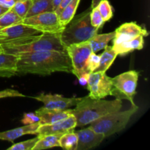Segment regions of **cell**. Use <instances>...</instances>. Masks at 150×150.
Returning a JSON list of instances; mask_svg holds the SVG:
<instances>
[{
    "label": "cell",
    "instance_id": "40",
    "mask_svg": "<svg viewBox=\"0 0 150 150\" xmlns=\"http://www.w3.org/2000/svg\"><path fill=\"white\" fill-rule=\"evenodd\" d=\"M32 1H33V0H32Z\"/></svg>",
    "mask_w": 150,
    "mask_h": 150
},
{
    "label": "cell",
    "instance_id": "14",
    "mask_svg": "<svg viewBox=\"0 0 150 150\" xmlns=\"http://www.w3.org/2000/svg\"><path fill=\"white\" fill-rule=\"evenodd\" d=\"M78 136V146L76 150H88L99 146L105 139L103 134L95 132L90 127L76 132Z\"/></svg>",
    "mask_w": 150,
    "mask_h": 150
},
{
    "label": "cell",
    "instance_id": "8",
    "mask_svg": "<svg viewBox=\"0 0 150 150\" xmlns=\"http://www.w3.org/2000/svg\"><path fill=\"white\" fill-rule=\"evenodd\" d=\"M73 66V74L79 79L85 73H91L86 70V62L89 55L92 53L89 41L72 44L66 47Z\"/></svg>",
    "mask_w": 150,
    "mask_h": 150
},
{
    "label": "cell",
    "instance_id": "38",
    "mask_svg": "<svg viewBox=\"0 0 150 150\" xmlns=\"http://www.w3.org/2000/svg\"><path fill=\"white\" fill-rule=\"evenodd\" d=\"M8 10H9L8 8H6V7H3V6L0 5V16H2V15L4 14V13H6Z\"/></svg>",
    "mask_w": 150,
    "mask_h": 150
},
{
    "label": "cell",
    "instance_id": "21",
    "mask_svg": "<svg viewBox=\"0 0 150 150\" xmlns=\"http://www.w3.org/2000/svg\"><path fill=\"white\" fill-rule=\"evenodd\" d=\"M62 134H50L40 136L32 150H42L59 146V139Z\"/></svg>",
    "mask_w": 150,
    "mask_h": 150
},
{
    "label": "cell",
    "instance_id": "32",
    "mask_svg": "<svg viewBox=\"0 0 150 150\" xmlns=\"http://www.w3.org/2000/svg\"><path fill=\"white\" fill-rule=\"evenodd\" d=\"M18 97L25 98L26 96L23 95V94L20 93L19 92H18V91L15 90V89H7L0 91V99L6 98H18Z\"/></svg>",
    "mask_w": 150,
    "mask_h": 150
},
{
    "label": "cell",
    "instance_id": "17",
    "mask_svg": "<svg viewBox=\"0 0 150 150\" xmlns=\"http://www.w3.org/2000/svg\"><path fill=\"white\" fill-rule=\"evenodd\" d=\"M18 57L13 54H0V78H10L16 75Z\"/></svg>",
    "mask_w": 150,
    "mask_h": 150
},
{
    "label": "cell",
    "instance_id": "6",
    "mask_svg": "<svg viewBox=\"0 0 150 150\" xmlns=\"http://www.w3.org/2000/svg\"><path fill=\"white\" fill-rule=\"evenodd\" d=\"M139 73L136 70H129L121 73L114 78H111L112 87L111 96L116 97L120 100H127L134 103L133 98L136 93Z\"/></svg>",
    "mask_w": 150,
    "mask_h": 150
},
{
    "label": "cell",
    "instance_id": "30",
    "mask_svg": "<svg viewBox=\"0 0 150 150\" xmlns=\"http://www.w3.org/2000/svg\"><path fill=\"white\" fill-rule=\"evenodd\" d=\"M100 62V56L97 55L96 53L92 52L89 55L86 62V70L89 73H92L95 71V69L98 66Z\"/></svg>",
    "mask_w": 150,
    "mask_h": 150
},
{
    "label": "cell",
    "instance_id": "24",
    "mask_svg": "<svg viewBox=\"0 0 150 150\" xmlns=\"http://www.w3.org/2000/svg\"><path fill=\"white\" fill-rule=\"evenodd\" d=\"M78 146V136L76 132L72 131L62 135L59 139V146L67 150H76Z\"/></svg>",
    "mask_w": 150,
    "mask_h": 150
},
{
    "label": "cell",
    "instance_id": "12",
    "mask_svg": "<svg viewBox=\"0 0 150 150\" xmlns=\"http://www.w3.org/2000/svg\"><path fill=\"white\" fill-rule=\"evenodd\" d=\"M41 33L42 32L35 28L23 24L21 22L0 29V43Z\"/></svg>",
    "mask_w": 150,
    "mask_h": 150
},
{
    "label": "cell",
    "instance_id": "33",
    "mask_svg": "<svg viewBox=\"0 0 150 150\" xmlns=\"http://www.w3.org/2000/svg\"><path fill=\"white\" fill-rule=\"evenodd\" d=\"M18 1H21V0H0V5L6 7V8L10 9Z\"/></svg>",
    "mask_w": 150,
    "mask_h": 150
},
{
    "label": "cell",
    "instance_id": "2",
    "mask_svg": "<svg viewBox=\"0 0 150 150\" xmlns=\"http://www.w3.org/2000/svg\"><path fill=\"white\" fill-rule=\"evenodd\" d=\"M60 33V32H59ZM59 33H41L0 43L2 51L18 56L25 53L43 51L66 52V47L62 43Z\"/></svg>",
    "mask_w": 150,
    "mask_h": 150
},
{
    "label": "cell",
    "instance_id": "7",
    "mask_svg": "<svg viewBox=\"0 0 150 150\" xmlns=\"http://www.w3.org/2000/svg\"><path fill=\"white\" fill-rule=\"evenodd\" d=\"M21 23L35 28L42 33H59L64 27L61 24L59 16L54 11L26 17L22 20Z\"/></svg>",
    "mask_w": 150,
    "mask_h": 150
},
{
    "label": "cell",
    "instance_id": "5",
    "mask_svg": "<svg viewBox=\"0 0 150 150\" xmlns=\"http://www.w3.org/2000/svg\"><path fill=\"white\" fill-rule=\"evenodd\" d=\"M139 110L136 105H132L129 109L125 111H114L100 117L90 123L89 127L97 133H101L108 137L122 130L128 124L133 114Z\"/></svg>",
    "mask_w": 150,
    "mask_h": 150
},
{
    "label": "cell",
    "instance_id": "20",
    "mask_svg": "<svg viewBox=\"0 0 150 150\" xmlns=\"http://www.w3.org/2000/svg\"><path fill=\"white\" fill-rule=\"evenodd\" d=\"M115 35V31L109 33L95 34L89 40L92 52L97 53L104 49L108 45V42L112 40Z\"/></svg>",
    "mask_w": 150,
    "mask_h": 150
},
{
    "label": "cell",
    "instance_id": "9",
    "mask_svg": "<svg viewBox=\"0 0 150 150\" xmlns=\"http://www.w3.org/2000/svg\"><path fill=\"white\" fill-rule=\"evenodd\" d=\"M86 86L91 98L103 99L111 94V78L103 72H92L89 74Z\"/></svg>",
    "mask_w": 150,
    "mask_h": 150
},
{
    "label": "cell",
    "instance_id": "34",
    "mask_svg": "<svg viewBox=\"0 0 150 150\" xmlns=\"http://www.w3.org/2000/svg\"><path fill=\"white\" fill-rule=\"evenodd\" d=\"M71 1L72 0H62V1H61V3H60V4L59 5V7H57V10L54 11L56 13H57V16H59V14L61 13V12L62 11L63 9H64V7H65L66 6H67Z\"/></svg>",
    "mask_w": 150,
    "mask_h": 150
},
{
    "label": "cell",
    "instance_id": "25",
    "mask_svg": "<svg viewBox=\"0 0 150 150\" xmlns=\"http://www.w3.org/2000/svg\"><path fill=\"white\" fill-rule=\"evenodd\" d=\"M23 18L19 17L11 9H9L2 16H0V29L16 23H21Z\"/></svg>",
    "mask_w": 150,
    "mask_h": 150
},
{
    "label": "cell",
    "instance_id": "29",
    "mask_svg": "<svg viewBox=\"0 0 150 150\" xmlns=\"http://www.w3.org/2000/svg\"><path fill=\"white\" fill-rule=\"evenodd\" d=\"M90 23L92 26L97 29H99L103 26V24L105 23L97 7L95 8H92L91 10Z\"/></svg>",
    "mask_w": 150,
    "mask_h": 150
},
{
    "label": "cell",
    "instance_id": "11",
    "mask_svg": "<svg viewBox=\"0 0 150 150\" xmlns=\"http://www.w3.org/2000/svg\"><path fill=\"white\" fill-rule=\"evenodd\" d=\"M148 35V31L136 22L125 23L115 30V35L112 40L113 45L128 41L139 35L146 37Z\"/></svg>",
    "mask_w": 150,
    "mask_h": 150
},
{
    "label": "cell",
    "instance_id": "31",
    "mask_svg": "<svg viewBox=\"0 0 150 150\" xmlns=\"http://www.w3.org/2000/svg\"><path fill=\"white\" fill-rule=\"evenodd\" d=\"M40 117L36 114L33 112L31 113H25L23 114V117L21 120V123L23 125H30L34 123L39 122Z\"/></svg>",
    "mask_w": 150,
    "mask_h": 150
},
{
    "label": "cell",
    "instance_id": "1",
    "mask_svg": "<svg viewBox=\"0 0 150 150\" xmlns=\"http://www.w3.org/2000/svg\"><path fill=\"white\" fill-rule=\"evenodd\" d=\"M17 57L16 75L48 76L56 72L73 73V66L67 51H37Z\"/></svg>",
    "mask_w": 150,
    "mask_h": 150
},
{
    "label": "cell",
    "instance_id": "19",
    "mask_svg": "<svg viewBox=\"0 0 150 150\" xmlns=\"http://www.w3.org/2000/svg\"><path fill=\"white\" fill-rule=\"evenodd\" d=\"M117 54L113 49L112 46L107 45L104 48L103 52L100 55V62L94 72H103L105 73L109 69L111 64L117 57Z\"/></svg>",
    "mask_w": 150,
    "mask_h": 150
},
{
    "label": "cell",
    "instance_id": "37",
    "mask_svg": "<svg viewBox=\"0 0 150 150\" xmlns=\"http://www.w3.org/2000/svg\"><path fill=\"white\" fill-rule=\"evenodd\" d=\"M102 0H92V4H91V8H95L98 6V4H99Z\"/></svg>",
    "mask_w": 150,
    "mask_h": 150
},
{
    "label": "cell",
    "instance_id": "26",
    "mask_svg": "<svg viewBox=\"0 0 150 150\" xmlns=\"http://www.w3.org/2000/svg\"><path fill=\"white\" fill-rule=\"evenodd\" d=\"M32 0H21L16 2L11 9L19 17L24 18L32 4Z\"/></svg>",
    "mask_w": 150,
    "mask_h": 150
},
{
    "label": "cell",
    "instance_id": "28",
    "mask_svg": "<svg viewBox=\"0 0 150 150\" xmlns=\"http://www.w3.org/2000/svg\"><path fill=\"white\" fill-rule=\"evenodd\" d=\"M40 136H38L34 139H29V140L23 141L19 143L14 144L13 146L9 147L7 150H32L35 145L39 140Z\"/></svg>",
    "mask_w": 150,
    "mask_h": 150
},
{
    "label": "cell",
    "instance_id": "36",
    "mask_svg": "<svg viewBox=\"0 0 150 150\" xmlns=\"http://www.w3.org/2000/svg\"><path fill=\"white\" fill-rule=\"evenodd\" d=\"M62 1V0H52L54 11H55V10H57V8L59 7V5L60 4V3H61Z\"/></svg>",
    "mask_w": 150,
    "mask_h": 150
},
{
    "label": "cell",
    "instance_id": "13",
    "mask_svg": "<svg viewBox=\"0 0 150 150\" xmlns=\"http://www.w3.org/2000/svg\"><path fill=\"white\" fill-rule=\"evenodd\" d=\"M76 127V119L73 114H71L67 118L53 124L40 125L37 129L35 135L42 136L50 134H64L68 132L74 131Z\"/></svg>",
    "mask_w": 150,
    "mask_h": 150
},
{
    "label": "cell",
    "instance_id": "35",
    "mask_svg": "<svg viewBox=\"0 0 150 150\" xmlns=\"http://www.w3.org/2000/svg\"><path fill=\"white\" fill-rule=\"evenodd\" d=\"M90 73H85V74L82 75L79 78V81L80 84H81L82 86H86V83H87L88 78Z\"/></svg>",
    "mask_w": 150,
    "mask_h": 150
},
{
    "label": "cell",
    "instance_id": "15",
    "mask_svg": "<svg viewBox=\"0 0 150 150\" xmlns=\"http://www.w3.org/2000/svg\"><path fill=\"white\" fill-rule=\"evenodd\" d=\"M35 114L40 117V125H51L67 118L72 114V109H49L43 106L37 110Z\"/></svg>",
    "mask_w": 150,
    "mask_h": 150
},
{
    "label": "cell",
    "instance_id": "27",
    "mask_svg": "<svg viewBox=\"0 0 150 150\" xmlns=\"http://www.w3.org/2000/svg\"><path fill=\"white\" fill-rule=\"evenodd\" d=\"M97 7L105 22L108 21L113 17V8L108 0H102Z\"/></svg>",
    "mask_w": 150,
    "mask_h": 150
},
{
    "label": "cell",
    "instance_id": "22",
    "mask_svg": "<svg viewBox=\"0 0 150 150\" xmlns=\"http://www.w3.org/2000/svg\"><path fill=\"white\" fill-rule=\"evenodd\" d=\"M50 11H54L52 0H33L32 6L25 18Z\"/></svg>",
    "mask_w": 150,
    "mask_h": 150
},
{
    "label": "cell",
    "instance_id": "3",
    "mask_svg": "<svg viewBox=\"0 0 150 150\" xmlns=\"http://www.w3.org/2000/svg\"><path fill=\"white\" fill-rule=\"evenodd\" d=\"M122 107V101L118 98L105 100L93 99L87 95L80 98L74 109H72V114L76 119V127H83L106 114L120 111Z\"/></svg>",
    "mask_w": 150,
    "mask_h": 150
},
{
    "label": "cell",
    "instance_id": "18",
    "mask_svg": "<svg viewBox=\"0 0 150 150\" xmlns=\"http://www.w3.org/2000/svg\"><path fill=\"white\" fill-rule=\"evenodd\" d=\"M144 38L142 35H139L128 41L112 45V48L118 56H125L135 50L142 49L144 48Z\"/></svg>",
    "mask_w": 150,
    "mask_h": 150
},
{
    "label": "cell",
    "instance_id": "10",
    "mask_svg": "<svg viewBox=\"0 0 150 150\" xmlns=\"http://www.w3.org/2000/svg\"><path fill=\"white\" fill-rule=\"evenodd\" d=\"M32 98L42 102L44 107L49 109L66 110L76 106L80 98H65L60 95L40 93L38 96L32 97Z\"/></svg>",
    "mask_w": 150,
    "mask_h": 150
},
{
    "label": "cell",
    "instance_id": "4",
    "mask_svg": "<svg viewBox=\"0 0 150 150\" xmlns=\"http://www.w3.org/2000/svg\"><path fill=\"white\" fill-rule=\"evenodd\" d=\"M91 10L92 8L90 7L81 14L75 15L60 32V40L64 46L89 41L98 33V29L93 27L90 23Z\"/></svg>",
    "mask_w": 150,
    "mask_h": 150
},
{
    "label": "cell",
    "instance_id": "39",
    "mask_svg": "<svg viewBox=\"0 0 150 150\" xmlns=\"http://www.w3.org/2000/svg\"><path fill=\"white\" fill-rule=\"evenodd\" d=\"M3 51H2V48H1V45H0V54H1V53H2Z\"/></svg>",
    "mask_w": 150,
    "mask_h": 150
},
{
    "label": "cell",
    "instance_id": "16",
    "mask_svg": "<svg viewBox=\"0 0 150 150\" xmlns=\"http://www.w3.org/2000/svg\"><path fill=\"white\" fill-rule=\"evenodd\" d=\"M40 126L39 122L30 125H24L23 127L9 130L0 133V140L8 141L13 142L16 139L29 134H36V130Z\"/></svg>",
    "mask_w": 150,
    "mask_h": 150
},
{
    "label": "cell",
    "instance_id": "23",
    "mask_svg": "<svg viewBox=\"0 0 150 150\" xmlns=\"http://www.w3.org/2000/svg\"><path fill=\"white\" fill-rule=\"evenodd\" d=\"M80 1L81 0H72L63 9L62 11L61 12V13L59 16V19L60 23L62 26H65L72 20V18L74 17L78 7L80 4Z\"/></svg>",
    "mask_w": 150,
    "mask_h": 150
}]
</instances>
